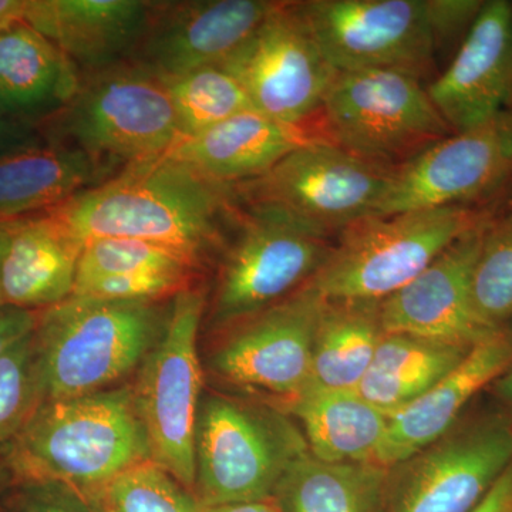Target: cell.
Listing matches in <instances>:
<instances>
[{"mask_svg":"<svg viewBox=\"0 0 512 512\" xmlns=\"http://www.w3.org/2000/svg\"><path fill=\"white\" fill-rule=\"evenodd\" d=\"M235 202L229 185L163 154L126 165L49 212L84 244L94 238L140 239L197 265L220 244L222 227L238 211Z\"/></svg>","mask_w":512,"mask_h":512,"instance_id":"1","label":"cell"},{"mask_svg":"<svg viewBox=\"0 0 512 512\" xmlns=\"http://www.w3.org/2000/svg\"><path fill=\"white\" fill-rule=\"evenodd\" d=\"M9 450L16 477L70 485L89 500L121 471L151 460L127 387L40 403Z\"/></svg>","mask_w":512,"mask_h":512,"instance_id":"2","label":"cell"},{"mask_svg":"<svg viewBox=\"0 0 512 512\" xmlns=\"http://www.w3.org/2000/svg\"><path fill=\"white\" fill-rule=\"evenodd\" d=\"M483 0L298 2L323 56L338 73L397 70L423 77L437 53L461 45Z\"/></svg>","mask_w":512,"mask_h":512,"instance_id":"3","label":"cell"},{"mask_svg":"<svg viewBox=\"0 0 512 512\" xmlns=\"http://www.w3.org/2000/svg\"><path fill=\"white\" fill-rule=\"evenodd\" d=\"M167 316L154 301L69 296L37 315L40 403L100 392L146 359Z\"/></svg>","mask_w":512,"mask_h":512,"instance_id":"4","label":"cell"},{"mask_svg":"<svg viewBox=\"0 0 512 512\" xmlns=\"http://www.w3.org/2000/svg\"><path fill=\"white\" fill-rule=\"evenodd\" d=\"M488 218L491 214L476 207L362 218L340 232L308 284L328 301L382 302Z\"/></svg>","mask_w":512,"mask_h":512,"instance_id":"5","label":"cell"},{"mask_svg":"<svg viewBox=\"0 0 512 512\" xmlns=\"http://www.w3.org/2000/svg\"><path fill=\"white\" fill-rule=\"evenodd\" d=\"M392 171L316 140L293 150L261 177L229 188L245 211L328 239L373 214Z\"/></svg>","mask_w":512,"mask_h":512,"instance_id":"6","label":"cell"},{"mask_svg":"<svg viewBox=\"0 0 512 512\" xmlns=\"http://www.w3.org/2000/svg\"><path fill=\"white\" fill-rule=\"evenodd\" d=\"M308 451L284 414L212 396L198 413L195 497L202 508L274 500L289 468Z\"/></svg>","mask_w":512,"mask_h":512,"instance_id":"7","label":"cell"},{"mask_svg":"<svg viewBox=\"0 0 512 512\" xmlns=\"http://www.w3.org/2000/svg\"><path fill=\"white\" fill-rule=\"evenodd\" d=\"M57 137L97 163H138L167 154L181 138L163 77L143 64L119 63L80 80L72 100L56 114Z\"/></svg>","mask_w":512,"mask_h":512,"instance_id":"8","label":"cell"},{"mask_svg":"<svg viewBox=\"0 0 512 512\" xmlns=\"http://www.w3.org/2000/svg\"><path fill=\"white\" fill-rule=\"evenodd\" d=\"M320 110L333 144L387 168L454 133L420 77L397 70L336 74Z\"/></svg>","mask_w":512,"mask_h":512,"instance_id":"9","label":"cell"},{"mask_svg":"<svg viewBox=\"0 0 512 512\" xmlns=\"http://www.w3.org/2000/svg\"><path fill=\"white\" fill-rule=\"evenodd\" d=\"M204 293L184 288L175 293L160 339L144 359L134 403L146 430L151 460L185 488L195 487V436L202 372L198 330Z\"/></svg>","mask_w":512,"mask_h":512,"instance_id":"10","label":"cell"},{"mask_svg":"<svg viewBox=\"0 0 512 512\" xmlns=\"http://www.w3.org/2000/svg\"><path fill=\"white\" fill-rule=\"evenodd\" d=\"M511 464L512 426L503 413L458 421L389 467L383 512H473Z\"/></svg>","mask_w":512,"mask_h":512,"instance_id":"11","label":"cell"},{"mask_svg":"<svg viewBox=\"0 0 512 512\" xmlns=\"http://www.w3.org/2000/svg\"><path fill=\"white\" fill-rule=\"evenodd\" d=\"M512 180V110L437 141L393 168L370 217L444 207H474Z\"/></svg>","mask_w":512,"mask_h":512,"instance_id":"12","label":"cell"},{"mask_svg":"<svg viewBox=\"0 0 512 512\" xmlns=\"http://www.w3.org/2000/svg\"><path fill=\"white\" fill-rule=\"evenodd\" d=\"M255 110L301 126L322 109L336 72L303 19L298 2L281 6L221 64Z\"/></svg>","mask_w":512,"mask_h":512,"instance_id":"13","label":"cell"},{"mask_svg":"<svg viewBox=\"0 0 512 512\" xmlns=\"http://www.w3.org/2000/svg\"><path fill=\"white\" fill-rule=\"evenodd\" d=\"M228 249L212 302V322L239 323L302 288L332 245L266 215L245 212Z\"/></svg>","mask_w":512,"mask_h":512,"instance_id":"14","label":"cell"},{"mask_svg":"<svg viewBox=\"0 0 512 512\" xmlns=\"http://www.w3.org/2000/svg\"><path fill=\"white\" fill-rule=\"evenodd\" d=\"M325 298L311 284L239 326L212 356L214 372L245 389L289 404L311 380L313 342Z\"/></svg>","mask_w":512,"mask_h":512,"instance_id":"15","label":"cell"},{"mask_svg":"<svg viewBox=\"0 0 512 512\" xmlns=\"http://www.w3.org/2000/svg\"><path fill=\"white\" fill-rule=\"evenodd\" d=\"M282 2L192 0L153 2L137 63L163 79L221 66Z\"/></svg>","mask_w":512,"mask_h":512,"instance_id":"16","label":"cell"},{"mask_svg":"<svg viewBox=\"0 0 512 512\" xmlns=\"http://www.w3.org/2000/svg\"><path fill=\"white\" fill-rule=\"evenodd\" d=\"M488 220L454 241L412 282L380 302L384 332L470 348L501 332L481 322L471 295L474 265Z\"/></svg>","mask_w":512,"mask_h":512,"instance_id":"17","label":"cell"},{"mask_svg":"<svg viewBox=\"0 0 512 512\" xmlns=\"http://www.w3.org/2000/svg\"><path fill=\"white\" fill-rule=\"evenodd\" d=\"M427 92L454 133L512 110V2L487 0Z\"/></svg>","mask_w":512,"mask_h":512,"instance_id":"18","label":"cell"},{"mask_svg":"<svg viewBox=\"0 0 512 512\" xmlns=\"http://www.w3.org/2000/svg\"><path fill=\"white\" fill-rule=\"evenodd\" d=\"M511 366V330H501L478 343L456 369L389 416L377 463L393 467L439 440L460 421L468 403Z\"/></svg>","mask_w":512,"mask_h":512,"instance_id":"19","label":"cell"},{"mask_svg":"<svg viewBox=\"0 0 512 512\" xmlns=\"http://www.w3.org/2000/svg\"><path fill=\"white\" fill-rule=\"evenodd\" d=\"M153 2L26 0L23 22L59 47L74 66L106 69L136 52Z\"/></svg>","mask_w":512,"mask_h":512,"instance_id":"20","label":"cell"},{"mask_svg":"<svg viewBox=\"0 0 512 512\" xmlns=\"http://www.w3.org/2000/svg\"><path fill=\"white\" fill-rule=\"evenodd\" d=\"M2 305L36 311L72 296L84 242L49 211L3 222Z\"/></svg>","mask_w":512,"mask_h":512,"instance_id":"21","label":"cell"},{"mask_svg":"<svg viewBox=\"0 0 512 512\" xmlns=\"http://www.w3.org/2000/svg\"><path fill=\"white\" fill-rule=\"evenodd\" d=\"M316 140L305 124L293 126L247 110L180 138L167 154L207 180L235 185L261 177L293 150Z\"/></svg>","mask_w":512,"mask_h":512,"instance_id":"22","label":"cell"},{"mask_svg":"<svg viewBox=\"0 0 512 512\" xmlns=\"http://www.w3.org/2000/svg\"><path fill=\"white\" fill-rule=\"evenodd\" d=\"M109 168L63 141H43L0 153V222L59 207L106 181Z\"/></svg>","mask_w":512,"mask_h":512,"instance_id":"23","label":"cell"},{"mask_svg":"<svg viewBox=\"0 0 512 512\" xmlns=\"http://www.w3.org/2000/svg\"><path fill=\"white\" fill-rule=\"evenodd\" d=\"M79 86L77 67L28 23L0 33V113L36 126L59 114Z\"/></svg>","mask_w":512,"mask_h":512,"instance_id":"24","label":"cell"},{"mask_svg":"<svg viewBox=\"0 0 512 512\" xmlns=\"http://www.w3.org/2000/svg\"><path fill=\"white\" fill-rule=\"evenodd\" d=\"M286 406L301 421L313 457L329 463L376 461L389 416L357 390H305Z\"/></svg>","mask_w":512,"mask_h":512,"instance_id":"25","label":"cell"},{"mask_svg":"<svg viewBox=\"0 0 512 512\" xmlns=\"http://www.w3.org/2000/svg\"><path fill=\"white\" fill-rule=\"evenodd\" d=\"M471 349L409 333L386 332L357 392L392 416L456 369Z\"/></svg>","mask_w":512,"mask_h":512,"instance_id":"26","label":"cell"},{"mask_svg":"<svg viewBox=\"0 0 512 512\" xmlns=\"http://www.w3.org/2000/svg\"><path fill=\"white\" fill-rule=\"evenodd\" d=\"M384 333L380 302L325 299L305 390H357Z\"/></svg>","mask_w":512,"mask_h":512,"instance_id":"27","label":"cell"},{"mask_svg":"<svg viewBox=\"0 0 512 512\" xmlns=\"http://www.w3.org/2000/svg\"><path fill=\"white\" fill-rule=\"evenodd\" d=\"M389 468L376 461L329 463L299 458L276 490L281 512H383Z\"/></svg>","mask_w":512,"mask_h":512,"instance_id":"28","label":"cell"},{"mask_svg":"<svg viewBox=\"0 0 512 512\" xmlns=\"http://www.w3.org/2000/svg\"><path fill=\"white\" fill-rule=\"evenodd\" d=\"M181 138L194 136L242 111L255 110L242 84L221 66L164 79Z\"/></svg>","mask_w":512,"mask_h":512,"instance_id":"29","label":"cell"},{"mask_svg":"<svg viewBox=\"0 0 512 512\" xmlns=\"http://www.w3.org/2000/svg\"><path fill=\"white\" fill-rule=\"evenodd\" d=\"M94 512H202L200 501L156 461L121 471L90 498Z\"/></svg>","mask_w":512,"mask_h":512,"instance_id":"30","label":"cell"},{"mask_svg":"<svg viewBox=\"0 0 512 512\" xmlns=\"http://www.w3.org/2000/svg\"><path fill=\"white\" fill-rule=\"evenodd\" d=\"M471 295L487 328L507 329L512 320V211L488 220L474 265Z\"/></svg>","mask_w":512,"mask_h":512,"instance_id":"31","label":"cell"},{"mask_svg":"<svg viewBox=\"0 0 512 512\" xmlns=\"http://www.w3.org/2000/svg\"><path fill=\"white\" fill-rule=\"evenodd\" d=\"M194 264L173 249L130 238H94L84 244L76 284L110 275L168 271L190 274Z\"/></svg>","mask_w":512,"mask_h":512,"instance_id":"32","label":"cell"},{"mask_svg":"<svg viewBox=\"0 0 512 512\" xmlns=\"http://www.w3.org/2000/svg\"><path fill=\"white\" fill-rule=\"evenodd\" d=\"M33 332L0 355V448L10 447L40 404Z\"/></svg>","mask_w":512,"mask_h":512,"instance_id":"33","label":"cell"},{"mask_svg":"<svg viewBox=\"0 0 512 512\" xmlns=\"http://www.w3.org/2000/svg\"><path fill=\"white\" fill-rule=\"evenodd\" d=\"M184 272L147 271L110 275L74 285L72 296L106 301H156L161 296L184 289Z\"/></svg>","mask_w":512,"mask_h":512,"instance_id":"34","label":"cell"},{"mask_svg":"<svg viewBox=\"0 0 512 512\" xmlns=\"http://www.w3.org/2000/svg\"><path fill=\"white\" fill-rule=\"evenodd\" d=\"M2 500L0 512H93L86 495L57 481L19 478Z\"/></svg>","mask_w":512,"mask_h":512,"instance_id":"35","label":"cell"},{"mask_svg":"<svg viewBox=\"0 0 512 512\" xmlns=\"http://www.w3.org/2000/svg\"><path fill=\"white\" fill-rule=\"evenodd\" d=\"M35 311L0 305V355L36 328Z\"/></svg>","mask_w":512,"mask_h":512,"instance_id":"36","label":"cell"},{"mask_svg":"<svg viewBox=\"0 0 512 512\" xmlns=\"http://www.w3.org/2000/svg\"><path fill=\"white\" fill-rule=\"evenodd\" d=\"M36 126L0 113V153L39 141Z\"/></svg>","mask_w":512,"mask_h":512,"instance_id":"37","label":"cell"},{"mask_svg":"<svg viewBox=\"0 0 512 512\" xmlns=\"http://www.w3.org/2000/svg\"><path fill=\"white\" fill-rule=\"evenodd\" d=\"M473 512H512V464Z\"/></svg>","mask_w":512,"mask_h":512,"instance_id":"38","label":"cell"},{"mask_svg":"<svg viewBox=\"0 0 512 512\" xmlns=\"http://www.w3.org/2000/svg\"><path fill=\"white\" fill-rule=\"evenodd\" d=\"M26 0H0V33L22 22Z\"/></svg>","mask_w":512,"mask_h":512,"instance_id":"39","label":"cell"},{"mask_svg":"<svg viewBox=\"0 0 512 512\" xmlns=\"http://www.w3.org/2000/svg\"><path fill=\"white\" fill-rule=\"evenodd\" d=\"M493 387L495 397L503 406L505 419L510 421L512 426V366L495 380Z\"/></svg>","mask_w":512,"mask_h":512,"instance_id":"40","label":"cell"},{"mask_svg":"<svg viewBox=\"0 0 512 512\" xmlns=\"http://www.w3.org/2000/svg\"><path fill=\"white\" fill-rule=\"evenodd\" d=\"M202 512H281L275 500L258 503L224 505V507L204 508Z\"/></svg>","mask_w":512,"mask_h":512,"instance_id":"41","label":"cell"},{"mask_svg":"<svg viewBox=\"0 0 512 512\" xmlns=\"http://www.w3.org/2000/svg\"><path fill=\"white\" fill-rule=\"evenodd\" d=\"M6 242H8V231H6L5 224L0 222V265H2L3 254H5ZM0 305H2V298H0Z\"/></svg>","mask_w":512,"mask_h":512,"instance_id":"42","label":"cell"},{"mask_svg":"<svg viewBox=\"0 0 512 512\" xmlns=\"http://www.w3.org/2000/svg\"><path fill=\"white\" fill-rule=\"evenodd\" d=\"M5 481H3V476L0 474V498L3 497V494H5Z\"/></svg>","mask_w":512,"mask_h":512,"instance_id":"43","label":"cell"},{"mask_svg":"<svg viewBox=\"0 0 512 512\" xmlns=\"http://www.w3.org/2000/svg\"><path fill=\"white\" fill-rule=\"evenodd\" d=\"M94 512V511H93Z\"/></svg>","mask_w":512,"mask_h":512,"instance_id":"44","label":"cell"}]
</instances>
